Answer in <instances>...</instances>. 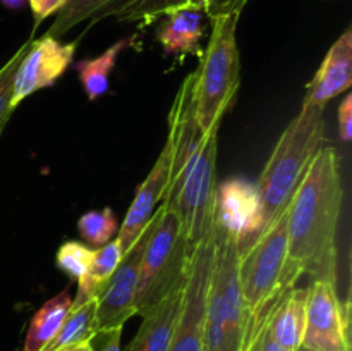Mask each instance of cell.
Segmentation results:
<instances>
[{
	"label": "cell",
	"mask_w": 352,
	"mask_h": 351,
	"mask_svg": "<svg viewBox=\"0 0 352 351\" xmlns=\"http://www.w3.org/2000/svg\"><path fill=\"white\" fill-rule=\"evenodd\" d=\"M342 198L340 157L336 148L323 145L287 206L289 265L296 274L337 284Z\"/></svg>",
	"instance_id": "obj_1"
},
{
	"label": "cell",
	"mask_w": 352,
	"mask_h": 351,
	"mask_svg": "<svg viewBox=\"0 0 352 351\" xmlns=\"http://www.w3.org/2000/svg\"><path fill=\"white\" fill-rule=\"evenodd\" d=\"M320 107L302 105L278 138L258 181L265 226L289 206L313 158L325 145V117Z\"/></svg>",
	"instance_id": "obj_2"
},
{
	"label": "cell",
	"mask_w": 352,
	"mask_h": 351,
	"mask_svg": "<svg viewBox=\"0 0 352 351\" xmlns=\"http://www.w3.org/2000/svg\"><path fill=\"white\" fill-rule=\"evenodd\" d=\"M241 243L215 224L213 262L205 308V351H243L254 319L237 275Z\"/></svg>",
	"instance_id": "obj_3"
},
{
	"label": "cell",
	"mask_w": 352,
	"mask_h": 351,
	"mask_svg": "<svg viewBox=\"0 0 352 351\" xmlns=\"http://www.w3.org/2000/svg\"><path fill=\"white\" fill-rule=\"evenodd\" d=\"M239 12L210 19L212 33L205 50L199 52L195 71L196 117L203 133L219 129L220 120L234 103L241 83V61L236 30Z\"/></svg>",
	"instance_id": "obj_4"
},
{
	"label": "cell",
	"mask_w": 352,
	"mask_h": 351,
	"mask_svg": "<svg viewBox=\"0 0 352 351\" xmlns=\"http://www.w3.org/2000/svg\"><path fill=\"white\" fill-rule=\"evenodd\" d=\"M191 253L175 210L160 205L150 220V234L141 257L136 315H144L184 286Z\"/></svg>",
	"instance_id": "obj_5"
},
{
	"label": "cell",
	"mask_w": 352,
	"mask_h": 351,
	"mask_svg": "<svg viewBox=\"0 0 352 351\" xmlns=\"http://www.w3.org/2000/svg\"><path fill=\"white\" fill-rule=\"evenodd\" d=\"M241 292L253 319L263 313L282 291L296 286L298 279L289 265L287 209L241 248L237 265Z\"/></svg>",
	"instance_id": "obj_6"
},
{
	"label": "cell",
	"mask_w": 352,
	"mask_h": 351,
	"mask_svg": "<svg viewBox=\"0 0 352 351\" xmlns=\"http://www.w3.org/2000/svg\"><path fill=\"white\" fill-rule=\"evenodd\" d=\"M217 153L219 129H213L206 133L170 206L179 215L182 233L191 251L215 233Z\"/></svg>",
	"instance_id": "obj_7"
},
{
	"label": "cell",
	"mask_w": 352,
	"mask_h": 351,
	"mask_svg": "<svg viewBox=\"0 0 352 351\" xmlns=\"http://www.w3.org/2000/svg\"><path fill=\"white\" fill-rule=\"evenodd\" d=\"M349 313V303H340L333 282L313 281L306 289L301 346L313 351H351Z\"/></svg>",
	"instance_id": "obj_8"
},
{
	"label": "cell",
	"mask_w": 352,
	"mask_h": 351,
	"mask_svg": "<svg viewBox=\"0 0 352 351\" xmlns=\"http://www.w3.org/2000/svg\"><path fill=\"white\" fill-rule=\"evenodd\" d=\"M213 236L192 250L182 306L168 351H205V308L213 262Z\"/></svg>",
	"instance_id": "obj_9"
},
{
	"label": "cell",
	"mask_w": 352,
	"mask_h": 351,
	"mask_svg": "<svg viewBox=\"0 0 352 351\" xmlns=\"http://www.w3.org/2000/svg\"><path fill=\"white\" fill-rule=\"evenodd\" d=\"M206 133L196 117L195 100V71L189 72L179 86L177 95L172 103L168 114V136L167 143L170 147V178H168L167 191H165L162 205L170 209L175 195L179 191L184 174L188 172L192 158L198 153Z\"/></svg>",
	"instance_id": "obj_10"
},
{
	"label": "cell",
	"mask_w": 352,
	"mask_h": 351,
	"mask_svg": "<svg viewBox=\"0 0 352 351\" xmlns=\"http://www.w3.org/2000/svg\"><path fill=\"white\" fill-rule=\"evenodd\" d=\"M150 234V224L143 231L136 243L122 255L119 265L103 284L98 295V306L95 315L96 334L103 330L122 329L124 323L136 315L138 281H140V264L143 257L144 244Z\"/></svg>",
	"instance_id": "obj_11"
},
{
	"label": "cell",
	"mask_w": 352,
	"mask_h": 351,
	"mask_svg": "<svg viewBox=\"0 0 352 351\" xmlns=\"http://www.w3.org/2000/svg\"><path fill=\"white\" fill-rule=\"evenodd\" d=\"M76 47L78 41L62 43L58 38L47 34L38 40H30L14 76V109L33 93L54 86L72 64Z\"/></svg>",
	"instance_id": "obj_12"
},
{
	"label": "cell",
	"mask_w": 352,
	"mask_h": 351,
	"mask_svg": "<svg viewBox=\"0 0 352 351\" xmlns=\"http://www.w3.org/2000/svg\"><path fill=\"white\" fill-rule=\"evenodd\" d=\"M217 224L244 246L265 227L263 203L258 186L244 179H229L217 186Z\"/></svg>",
	"instance_id": "obj_13"
},
{
	"label": "cell",
	"mask_w": 352,
	"mask_h": 351,
	"mask_svg": "<svg viewBox=\"0 0 352 351\" xmlns=\"http://www.w3.org/2000/svg\"><path fill=\"white\" fill-rule=\"evenodd\" d=\"M168 178H170V147L165 141V147L162 148L150 174L138 186L136 195L124 217V222L117 231L119 233L117 237H119L124 253L136 243L138 237L150 224L151 217L157 212V205L164 200L165 191H167Z\"/></svg>",
	"instance_id": "obj_14"
},
{
	"label": "cell",
	"mask_w": 352,
	"mask_h": 351,
	"mask_svg": "<svg viewBox=\"0 0 352 351\" xmlns=\"http://www.w3.org/2000/svg\"><path fill=\"white\" fill-rule=\"evenodd\" d=\"M248 0H113L112 3L100 10L93 21L103 17H116L120 23H138L146 26L160 19L168 10L182 6L201 7L208 19L230 12H243Z\"/></svg>",
	"instance_id": "obj_15"
},
{
	"label": "cell",
	"mask_w": 352,
	"mask_h": 351,
	"mask_svg": "<svg viewBox=\"0 0 352 351\" xmlns=\"http://www.w3.org/2000/svg\"><path fill=\"white\" fill-rule=\"evenodd\" d=\"M352 85V28L333 41L315 78L308 85L302 105L325 109L327 103L347 92Z\"/></svg>",
	"instance_id": "obj_16"
},
{
	"label": "cell",
	"mask_w": 352,
	"mask_h": 351,
	"mask_svg": "<svg viewBox=\"0 0 352 351\" xmlns=\"http://www.w3.org/2000/svg\"><path fill=\"white\" fill-rule=\"evenodd\" d=\"M208 21V16L201 7H177L162 16L157 40L167 54L179 55L181 58L186 55L199 54V43L206 33Z\"/></svg>",
	"instance_id": "obj_17"
},
{
	"label": "cell",
	"mask_w": 352,
	"mask_h": 351,
	"mask_svg": "<svg viewBox=\"0 0 352 351\" xmlns=\"http://www.w3.org/2000/svg\"><path fill=\"white\" fill-rule=\"evenodd\" d=\"M184 286L175 289L164 301L148 310L143 317L136 337L126 351H168L182 306Z\"/></svg>",
	"instance_id": "obj_18"
},
{
	"label": "cell",
	"mask_w": 352,
	"mask_h": 351,
	"mask_svg": "<svg viewBox=\"0 0 352 351\" xmlns=\"http://www.w3.org/2000/svg\"><path fill=\"white\" fill-rule=\"evenodd\" d=\"M270 329L275 339L287 348L296 351L302 343L306 322V289L296 286L282 291L270 303Z\"/></svg>",
	"instance_id": "obj_19"
},
{
	"label": "cell",
	"mask_w": 352,
	"mask_h": 351,
	"mask_svg": "<svg viewBox=\"0 0 352 351\" xmlns=\"http://www.w3.org/2000/svg\"><path fill=\"white\" fill-rule=\"evenodd\" d=\"M98 306V295H81L72 299L71 310L62 322L54 339L41 351H60L74 344L91 341L96 336L95 315Z\"/></svg>",
	"instance_id": "obj_20"
},
{
	"label": "cell",
	"mask_w": 352,
	"mask_h": 351,
	"mask_svg": "<svg viewBox=\"0 0 352 351\" xmlns=\"http://www.w3.org/2000/svg\"><path fill=\"white\" fill-rule=\"evenodd\" d=\"M72 298L69 289H64L57 296L45 301L31 319L28 327L23 351H41L60 329L62 322L71 310Z\"/></svg>",
	"instance_id": "obj_21"
},
{
	"label": "cell",
	"mask_w": 352,
	"mask_h": 351,
	"mask_svg": "<svg viewBox=\"0 0 352 351\" xmlns=\"http://www.w3.org/2000/svg\"><path fill=\"white\" fill-rule=\"evenodd\" d=\"M134 43V36L122 38V40L116 41L112 47L107 48L103 54L93 58H82L74 65L76 72L79 74L81 85L85 88L88 100H96L100 96L105 95L109 92L110 86V74H112L113 67H116L117 57L122 50H126L129 45Z\"/></svg>",
	"instance_id": "obj_22"
},
{
	"label": "cell",
	"mask_w": 352,
	"mask_h": 351,
	"mask_svg": "<svg viewBox=\"0 0 352 351\" xmlns=\"http://www.w3.org/2000/svg\"><path fill=\"white\" fill-rule=\"evenodd\" d=\"M122 255L124 251L122 246H120L119 237L109 241L107 244L100 246L98 250H95L88 272L78 282V292H81V295H100L103 284L113 274Z\"/></svg>",
	"instance_id": "obj_23"
},
{
	"label": "cell",
	"mask_w": 352,
	"mask_h": 351,
	"mask_svg": "<svg viewBox=\"0 0 352 351\" xmlns=\"http://www.w3.org/2000/svg\"><path fill=\"white\" fill-rule=\"evenodd\" d=\"M113 0H67L64 7L57 12V17L45 34L52 38H60L81 24L82 21L93 19L102 9H105Z\"/></svg>",
	"instance_id": "obj_24"
},
{
	"label": "cell",
	"mask_w": 352,
	"mask_h": 351,
	"mask_svg": "<svg viewBox=\"0 0 352 351\" xmlns=\"http://www.w3.org/2000/svg\"><path fill=\"white\" fill-rule=\"evenodd\" d=\"M78 231L86 243L100 248L112 241L119 231V224L113 210L105 206L102 210H89L82 213L78 220Z\"/></svg>",
	"instance_id": "obj_25"
},
{
	"label": "cell",
	"mask_w": 352,
	"mask_h": 351,
	"mask_svg": "<svg viewBox=\"0 0 352 351\" xmlns=\"http://www.w3.org/2000/svg\"><path fill=\"white\" fill-rule=\"evenodd\" d=\"M95 250L79 241H65L57 251V267L72 281L79 282L88 272Z\"/></svg>",
	"instance_id": "obj_26"
},
{
	"label": "cell",
	"mask_w": 352,
	"mask_h": 351,
	"mask_svg": "<svg viewBox=\"0 0 352 351\" xmlns=\"http://www.w3.org/2000/svg\"><path fill=\"white\" fill-rule=\"evenodd\" d=\"M30 40L0 67V134H2L3 127L9 123L10 116L14 112L12 107V93H14V76H16L17 65H19L21 58H23L24 52L28 50Z\"/></svg>",
	"instance_id": "obj_27"
},
{
	"label": "cell",
	"mask_w": 352,
	"mask_h": 351,
	"mask_svg": "<svg viewBox=\"0 0 352 351\" xmlns=\"http://www.w3.org/2000/svg\"><path fill=\"white\" fill-rule=\"evenodd\" d=\"M65 3H67V0H30L28 6H30L31 10H33L34 28L40 26L47 17L57 14Z\"/></svg>",
	"instance_id": "obj_28"
},
{
	"label": "cell",
	"mask_w": 352,
	"mask_h": 351,
	"mask_svg": "<svg viewBox=\"0 0 352 351\" xmlns=\"http://www.w3.org/2000/svg\"><path fill=\"white\" fill-rule=\"evenodd\" d=\"M337 117H339V136L344 143L351 141L352 138V95L347 93L344 100L340 102L339 110H337Z\"/></svg>",
	"instance_id": "obj_29"
},
{
	"label": "cell",
	"mask_w": 352,
	"mask_h": 351,
	"mask_svg": "<svg viewBox=\"0 0 352 351\" xmlns=\"http://www.w3.org/2000/svg\"><path fill=\"white\" fill-rule=\"evenodd\" d=\"M120 336H122V329H112L98 332L91 339L95 351H122V346H120Z\"/></svg>",
	"instance_id": "obj_30"
},
{
	"label": "cell",
	"mask_w": 352,
	"mask_h": 351,
	"mask_svg": "<svg viewBox=\"0 0 352 351\" xmlns=\"http://www.w3.org/2000/svg\"><path fill=\"white\" fill-rule=\"evenodd\" d=\"M2 6H6L7 9H12V10H19L23 7H26L30 3V0H0Z\"/></svg>",
	"instance_id": "obj_31"
},
{
	"label": "cell",
	"mask_w": 352,
	"mask_h": 351,
	"mask_svg": "<svg viewBox=\"0 0 352 351\" xmlns=\"http://www.w3.org/2000/svg\"><path fill=\"white\" fill-rule=\"evenodd\" d=\"M60 351H95V346H93V341H85V343L74 344V346L64 348Z\"/></svg>",
	"instance_id": "obj_32"
},
{
	"label": "cell",
	"mask_w": 352,
	"mask_h": 351,
	"mask_svg": "<svg viewBox=\"0 0 352 351\" xmlns=\"http://www.w3.org/2000/svg\"><path fill=\"white\" fill-rule=\"evenodd\" d=\"M296 351H313V350H308V348H302V346H299L298 350H296Z\"/></svg>",
	"instance_id": "obj_33"
}]
</instances>
